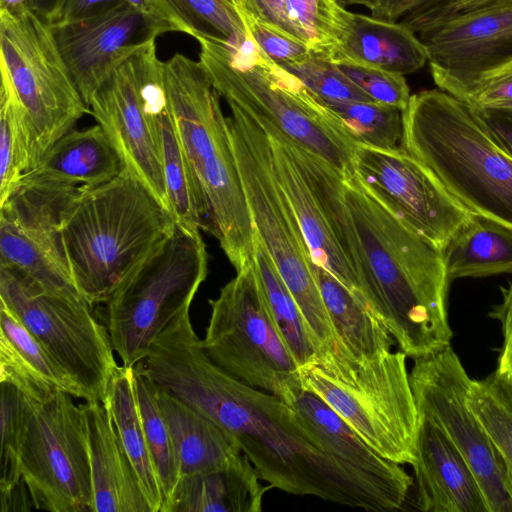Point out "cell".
Here are the masks:
<instances>
[{
  "label": "cell",
  "instance_id": "db71d44e",
  "mask_svg": "<svg viewBox=\"0 0 512 512\" xmlns=\"http://www.w3.org/2000/svg\"><path fill=\"white\" fill-rule=\"evenodd\" d=\"M125 1L138 10L149 12L148 0H125Z\"/></svg>",
  "mask_w": 512,
  "mask_h": 512
},
{
  "label": "cell",
  "instance_id": "f6af8a7d",
  "mask_svg": "<svg viewBox=\"0 0 512 512\" xmlns=\"http://www.w3.org/2000/svg\"><path fill=\"white\" fill-rule=\"evenodd\" d=\"M493 1L495 0H438L434 4L405 15L401 23L417 34L426 27L454 14L479 8Z\"/></svg>",
  "mask_w": 512,
  "mask_h": 512
},
{
  "label": "cell",
  "instance_id": "ee69618b",
  "mask_svg": "<svg viewBox=\"0 0 512 512\" xmlns=\"http://www.w3.org/2000/svg\"><path fill=\"white\" fill-rule=\"evenodd\" d=\"M447 93L473 108L512 103V63Z\"/></svg>",
  "mask_w": 512,
  "mask_h": 512
},
{
  "label": "cell",
  "instance_id": "7c38bea8",
  "mask_svg": "<svg viewBox=\"0 0 512 512\" xmlns=\"http://www.w3.org/2000/svg\"><path fill=\"white\" fill-rule=\"evenodd\" d=\"M256 121L267 134L274 175L293 209L313 261L366 304L357 272L354 231L343 196L345 176L271 124Z\"/></svg>",
  "mask_w": 512,
  "mask_h": 512
},
{
  "label": "cell",
  "instance_id": "8992f818",
  "mask_svg": "<svg viewBox=\"0 0 512 512\" xmlns=\"http://www.w3.org/2000/svg\"><path fill=\"white\" fill-rule=\"evenodd\" d=\"M199 63L219 96L320 156L345 177L354 175L356 144L339 120L298 78L250 40L241 47L208 40Z\"/></svg>",
  "mask_w": 512,
  "mask_h": 512
},
{
  "label": "cell",
  "instance_id": "f35d334b",
  "mask_svg": "<svg viewBox=\"0 0 512 512\" xmlns=\"http://www.w3.org/2000/svg\"><path fill=\"white\" fill-rule=\"evenodd\" d=\"M356 145L402 147V111L373 101H322Z\"/></svg>",
  "mask_w": 512,
  "mask_h": 512
},
{
  "label": "cell",
  "instance_id": "c3c4849f",
  "mask_svg": "<svg viewBox=\"0 0 512 512\" xmlns=\"http://www.w3.org/2000/svg\"><path fill=\"white\" fill-rule=\"evenodd\" d=\"M438 0H377L371 16L389 22H396L401 16L419 10Z\"/></svg>",
  "mask_w": 512,
  "mask_h": 512
},
{
  "label": "cell",
  "instance_id": "277c9868",
  "mask_svg": "<svg viewBox=\"0 0 512 512\" xmlns=\"http://www.w3.org/2000/svg\"><path fill=\"white\" fill-rule=\"evenodd\" d=\"M175 224L171 213L125 170L82 189L60 226L64 258L78 292L92 307L104 303Z\"/></svg>",
  "mask_w": 512,
  "mask_h": 512
},
{
  "label": "cell",
  "instance_id": "30bf717a",
  "mask_svg": "<svg viewBox=\"0 0 512 512\" xmlns=\"http://www.w3.org/2000/svg\"><path fill=\"white\" fill-rule=\"evenodd\" d=\"M202 347L237 380L290 404L302 389L299 367L269 312L253 258L215 299Z\"/></svg>",
  "mask_w": 512,
  "mask_h": 512
},
{
  "label": "cell",
  "instance_id": "ffe728a7",
  "mask_svg": "<svg viewBox=\"0 0 512 512\" xmlns=\"http://www.w3.org/2000/svg\"><path fill=\"white\" fill-rule=\"evenodd\" d=\"M129 63L162 164L171 215L179 227L200 233L207 227L206 213L177 132L155 41L136 51Z\"/></svg>",
  "mask_w": 512,
  "mask_h": 512
},
{
  "label": "cell",
  "instance_id": "d6a6232c",
  "mask_svg": "<svg viewBox=\"0 0 512 512\" xmlns=\"http://www.w3.org/2000/svg\"><path fill=\"white\" fill-rule=\"evenodd\" d=\"M103 403L137 473L151 512H160L163 495L139 411L133 367L117 368Z\"/></svg>",
  "mask_w": 512,
  "mask_h": 512
},
{
  "label": "cell",
  "instance_id": "4316f807",
  "mask_svg": "<svg viewBox=\"0 0 512 512\" xmlns=\"http://www.w3.org/2000/svg\"><path fill=\"white\" fill-rule=\"evenodd\" d=\"M236 9L306 45L329 60L342 43L352 12L334 0H231Z\"/></svg>",
  "mask_w": 512,
  "mask_h": 512
},
{
  "label": "cell",
  "instance_id": "d6986e66",
  "mask_svg": "<svg viewBox=\"0 0 512 512\" xmlns=\"http://www.w3.org/2000/svg\"><path fill=\"white\" fill-rule=\"evenodd\" d=\"M418 35L435 84L447 92L512 63V0L454 14Z\"/></svg>",
  "mask_w": 512,
  "mask_h": 512
},
{
  "label": "cell",
  "instance_id": "816d5d0a",
  "mask_svg": "<svg viewBox=\"0 0 512 512\" xmlns=\"http://www.w3.org/2000/svg\"><path fill=\"white\" fill-rule=\"evenodd\" d=\"M32 0H0V11L10 14H20L31 8Z\"/></svg>",
  "mask_w": 512,
  "mask_h": 512
},
{
  "label": "cell",
  "instance_id": "d4e9b609",
  "mask_svg": "<svg viewBox=\"0 0 512 512\" xmlns=\"http://www.w3.org/2000/svg\"><path fill=\"white\" fill-rule=\"evenodd\" d=\"M0 382L15 385L37 403L60 391L84 399L80 387L19 317L1 302Z\"/></svg>",
  "mask_w": 512,
  "mask_h": 512
},
{
  "label": "cell",
  "instance_id": "5b68a950",
  "mask_svg": "<svg viewBox=\"0 0 512 512\" xmlns=\"http://www.w3.org/2000/svg\"><path fill=\"white\" fill-rule=\"evenodd\" d=\"M402 147L469 211L512 227V157L472 109L440 89L413 94Z\"/></svg>",
  "mask_w": 512,
  "mask_h": 512
},
{
  "label": "cell",
  "instance_id": "2e32d148",
  "mask_svg": "<svg viewBox=\"0 0 512 512\" xmlns=\"http://www.w3.org/2000/svg\"><path fill=\"white\" fill-rule=\"evenodd\" d=\"M410 381L419 414L448 435L463 454L483 491L489 512H512L504 463L467 398L471 379L451 346L414 360Z\"/></svg>",
  "mask_w": 512,
  "mask_h": 512
},
{
  "label": "cell",
  "instance_id": "ac0fdd59",
  "mask_svg": "<svg viewBox=\"0 0 512 512\" xmlns=\"http://www.w3.org/2000/svg\"><path fill=\"white\" fill-rule=\"evenodd\" d=\"M50 27L87 106L107 78L136 51L172 31L163 20L126 1L101 14L56 21Z\"/></svg>",
  "mask_w": 512,
  "mask_h": 512
},
{
  "label": "cell",
  "instance_id": "44dd1931",
  "mask_svg": "<svg viewBox=\"0 0 512 512\" xmlns=\"http://www.w3.org/2000/svg\"><path fill=\"white\" fill-rule=\"evenodd\" d=\"M88 107L118 152L124 170L142 182L170 212L162 164L138 98L129 59L101 85Z\"/></svg>",
  "mask_w": 512,
  "mask_h": 512
},
{
  "label": "cell",
  "instance_id": "484cf974",
  "mask_svg": "<svg viewBox=\"0 0 512 512\" xmlns=\"http://www.w3.org/2000/svg\"><path fill=\"white\" fill-rule=\"evenodd\" d=\"M241 454L229 464L182 476L160 512H260L270 489Z\"/></svg>",
  "mask_w": 512,
  "mask_h": 512
},
{
  "label": "cell",
  "instance_id": "7402d4cb",
  "mask_svg": "<svg viewBox=\"0 0 512 512\" xmlns=\"http://www.w3.org/2000/svg\"><path fill=\"white\" fill-rule=\"evenodd\" d=\"M417 506L425 512H489L469 463L444 430L419 414L416 460Z\"/></svg>",
  "mask_w": 512,
  "mask_h": 512
},
{
  "label": "cell",
  "instance_id": "ab89813d",
  "mask_svg": "<svg viewBox=\"0 0 512 512\" xmlns=\"http://www.w3.org/2000/svg\"><path fill=\"white\" fill-rule=\"evenodd\" d=\"M1 384V509L12 492L23 481L20 472V450L30 417L39 404L8 382Z\"/></svg>",
  "mask_w": 512,
  "mask_h": 512
},
{
  "label": "cell",
  "instance_id": "cb8c5ba5",
  "mask_svg": "<svg viewBox=\"0 0 512 512\" xmlns=\"http://www.w3.org/2000/svg\"><path fill=\"white\" fill-rule=\"evenodd\" d=\"M289 406L329 454L406 500L411 476L369 447L320 397L301 389Z\"/></svg>",
  "mask_w": 512,
  "mask_h": 512
},
{
  "label": "cell",
  "instance_id": "83f0119b",
  "mask_svg": "<svg viewBox=\"0 0 512 512\" xmlns=\"http://www.w3.org/2000/svg\"><path fill=\"white\" fill-rule=\"evenodd\" d=\"M123 170L118 152L97 123L64 134L24 175L86 189L114 179Z\"/></svg>",
  "mask_w": 512,
  "mask_h": 512
},
{
  "label": "cell",
  "instance_id": "3957f363",
  "mask_svg": "<svg viewBox=\"0 0 512 512\" xmlns=\"http://www.w3.org/2000/svg\"><path fill=\"white\" fill-rule=\"evenodd\" d=\"M165 85L207 229L236 271L254 253L256 231L233 151L227 117L205 70L176 53L164 62Z\"/></svg>",
  "mask_w": 512,
  "mask_h": 512
},
{
  "label": "cell",
  "instance_id": "9c48e42d",
  "mask_svg": "<svg viewBox=\"0 0 512 512\" xmlns=\"http://www.w3.org/2000/svg\"><path fill=\"white\" fill-rule=\"evenodd\" d=\"M208 274L201 233L175 224L118 283L103 303V321L122 366L134 367L156 337L192 301Z\"/></svg>",
  "mask_w": 512,
  "mask_h": 512
},
{
  "label": "cell",
  "instance_id": "52a82bcc",
  "mask_svg": "<svg viewBox=\"0 0 512 512\" xmlns=\"http://www.w3.org/2000/svg\"><path fill=\"white\" fill-rule=\"evenodd\" d=\"M406 357L389 351L358 362L346 352L325 354L299 368L302 389L320 397L380 456L412 465L419 411Z\"/></svg>",
  "mask_w": 512,
  "mask_h": 512
},
{
  "label": "cell",
  "instance_id": "e0dca14e",
  "mask_svg": "<svg viewBox=\"0 0 512 512\" xmlns=\"http://www.w3.org/2000/svg\"><path fill=\"white\" fill-rule=\"evenodd\" d=\"M353 171L376 201L441 252L472 213L403 147L356 145Z\"/></svg>",
  "mask_w": 512,
  "mask_h": 512
},
{
  "label": "cell",
  "instance_id": "bcb514c9",
  "mask_svg": "<svg viewBox=\"0 0 512 512\" xmlns=\"http://www.w3.org/2000/svg\"><path fill=\"white\" fill-rule=\"evenodd\" d=\"M470 108L495 141L512 157V103Z\"/></svg>",
  "mask_w": 512,
  "mask_h": 512
},
{
  "label": "cell",
  "instance_id": "d590c367",
  "mask_svg": "<svg viewBox=\"0 0 512 512\" xmlns=\"http://www.w3.org/2000/svg\"><path fill=\"white\" fill-rule=\"evenodd\" d=\"M467 402L504 463L512 494V372L496 369L473 380Z\"/></svg>",
  "mask_w": 512,
  "mask_h": 512
},
{
  "label": "cell",
  "instance_id": "f1b7e54d",
  "mask_svg": "<svg viewBox=\"0 0 512 512\" xmlns=\"http://www.w3.org/2000/svg\"><path fill=\"white\" fill-rule=\"evenodd\" d=\"M347 60L401 75L428 62L425 46L404 24L352 14L349 29L329 61Z\"/></svg>",
  "mask_w": 512,
  "mask_h": 512
},
{
  "label": "cell",
  "instance_id": "6da1fadb",
  "mask_svg": "<svg viewBox=\"0 0 512 512\" xmlns=\"http://www.w3.org/2000/svg\"><path fill=\"white\" fill-rule=\"evenodd\" d=\"M140 371L227 430L270 488L368 511L403 505L405 499L329 454L283 400L215 365L189 316L158 335Z\"/></svg>",
  "mask_w": 512,
  "mask_h": 512
},
{
  "label": "cell",
  "instance_id": "f546056e",
  "mask_svg": "<svg viewBox=\"0 0 512 512\" xmlns=\"http://www.w3.org/2000/svg\"><path fill=\"white\" fill-rule=\"evenodd\" d=\"M159 404L176 447L181 477L221 468L242 454L227 430L161 388Z\"/></svg>",
  "mask_w": 512,
  "mask_h": 512
},
{
  "label": "cell",
  "instance_id": "74e56055",
  "mask_svg": "<svg viewBox=\"0 0 512 512\" xmlns=\"http://www.w3.org/2000/svg\"><path fill=\"white\" fill-rule=\"evenodd\" d=\"M133 369L139 411L149 451L159 478L164 504L173 493L181 477L179 458L160 408L159 387L135 367Z\"/></svg>",
  "mask_w": 512,
  "mask_h": 512
},
{
  "label": "cell",
  "instance_id": "4dcf8cb0",
  "mask_svg": "<svg viewBox=\"0 0 512 512\" xmlns=\"http://www.w3.org/2000/svg\"><path fill=\"white\" fill-rule=\"evenodd\" d=\"M310 268L338 339L349 356L364 362L391 351L394 338L367 305L313 259Z\"/></svg>",
  "mask_w": 512,
  "mask_h": 512
},
{
  "label": "cell",
  "instance_id": "8d00e7d4",
  "mask_svg": "<svg viewBox=\"0 0 512 512\" xmlns=\"http://www.w3.org/2000/svg\"><path fill=\"white\" fill-rule=\"evenodd\" d=\"M35 167L31 137L22 107L8 81L0 87V204L23 175Z\"/></svg>",
  "mask_w": 512,
  "mask_h": 512
},
{
  "label": "cell",
  "instance_id": "4fadbf2b",
  "mask_svg": "<svg viewBox=\"0 0 512 512\" xmlns=\"http://www.w3.org/2000/svg\"><path fill=\"white\" fill-rule=\"evenodd\" d=\"M0 302L10 308L83 392L104 402L119 365L105 325L84 300L49 293L0 267Z\"/></svg>",
  "mask_w": 512,
  "mask_h": 512
},
{
  "label": "cell",
  "instance_id": "1f68e13d",
  "mask_svg": "<svg viewBox=\"0 0 512 512\" xmlns=\"http://www.w3.org/2000/svg\"><path fill=\"white\" fill-rule=\"evenodd\" d=\"M442 256L450 282L512 273V227L471 213L451 236Z\"/></svg>",
  "mask_w": 512,
  "mask_h": 512
},
{
  "label": "cell",
  "instance_id": "681fc988",
  "mask_svg": "<svg viewBox=\"0 0 512 512\" xmlns=\"http://www.w3.org/2000/svg\"><path fill=\"white\" fill-rule=\"evenodd\" d=\"M125 0H66L57 21L83 19L106 12Z\"/></svg>",
  "mask_w": 512,
  "mask_h": 512
},
{
  "label": "cell",
  "instance_id": "b9f144b4",
  "mask_svg": "<svg viewBox=\"0 0 512 512\" xmlns=\"http://www.w3.org/2000/svg\"><path fill=\"white\" fill-rule=\"evenodd\" d=\"M333 63L372 101L406 109L411 95L404 75L347 60Z\"/></svg>",
  "mask_w": 512,
  "mask_h": 512
},
{
  "label": "cell",
  "instance_id": "7bdbcfd3",
  "mask_svg": "<svg viewBox=\"0 0 512 512\" xmlns=\"http://www.w3.org/2000/svg\"><path fill=\"white\" fill-rule=\"evenodd\" d=\"M237 11L249 40L276 64L280 66L292 64L313 54L303 43L264 24L246 12Z\"/></svg>",
  "mask_w": 512,
  "mask_h": 512
},
{
  "label": "cell",
  "instance_id": "7a4b0ae2",
  "mask_svg": "<svg viewBox=\"0 0 512 512\" xmlns=\"http://www.w3.org/2000/svg\"><path fill=\"white\" fill-rule=\"evenodd\" d=\"M343 196L354 231L362 294L400 351L415 359L451 344L447 276L442 252L376 201L355 175Z\"/></svg>",
  "mask_w": 512,
  "mask_h": 512
},
{
  "label": "cell",
  "instance_id": "836d02e7",
  "mask_svg": "<svg viewBox=\"0 0 512 512\" xmlns=\"http://www.w3.org/2000/svg\"><path fill=\"white\" fill-rule=\"evenodd\" d=\"M149 12L172 31L187 33L234 47L249 41L243 21L231 0H148Z\"/></svg>",
  "mask_w": 512,
  "mask_h": 512
},
{
  "label": "cell",
  "instance_id": "e575fe53",
  "mask_svg": "<svg viewBox=\"0 0 512 512\" xmlns=\"http://www.w3.org/2000/svg\"><path fill=\"white\" fill-rule=\"evenodd\" d=\"M253 260L273 322L296 364L300 368L315 362L319 356L315 341L293 295L257 235Z\"/></svg>",
  "mask_w": 512,
  "mask_h": 512
},
{
  "label": "cell",
  "instance_id": "8fae6325",
  "mask_svg": "<svg viewBox=\"0 0 512 512\" xmlns=\"http://www.w3.org/2000/svg\"><path fill=\"white\" fill-rule=\"evenodd\" d=\"M0 71L24 112L36 167L45 152L90 110L50 24L32 10L20 14L0 11Z\"/></svg>",
  "mask_w": 512,
  "mask_h": 512
},
{
  "label": "cell",
  "instance_id": "ba28073f",
  "mask_svg": "<svg viewBox=\"0 0 512 512\" xmlns=\"http://www.w3.org/2000/svg\"><path fill=\"white\" fill-rule=\"evenodd\" d=\"M228 104L231 143L256 235L293 295L319 356L336 353L343 346L312 274L300 225L274 175L267 134L247 112Z\"/></svg>",
  "mask_w": 512,
  "mask_h": 512
},
{
  "label": "cell",
  "instance_id": "f907efd6",
  "mask_svg": "<svg viewBox=\"0 0 512 512\" xmlns=\"http://www.w3.org/2000/svg\"><path fill=\"white\" fill-rule=\"evenodd\" d=\"M66 0H32V11L45 22H56L62 12Z\"/></svg>",
  "mask_w": 512,
  "mask_h": 512
},
{
  "label": "cell",
  "instance_id": "7dc6e473",
  "mask_svg": "<svg viewBox=\"0 0 512 512\" xmlns=\"http://www.w3.org/2000/svg\"><path fill=\"white\" fill-rule=\"evenodd\" d=\"M501 290L502 301L490 313L501 323L503 334L497 370L512 372V280L507 288Z\"/></svg>",
  "mask_w": 512,
  "mask_h": 512
},
{
  "label": "cell",
  "instance_id": "60d3db41",
  "mask_svg": "<svg viewBox=\"0 0 512 512\" xmlns=\"http://www.w3.org/2000/svg\"><path fill=\"white\" fill-rule=\"evenodd\" d=\"M281 67L298 78L321 101H372L335 63L314 54Z\"/></svg>",
  "mask_w": 512,
  "mask_h": 512
},
{
  "label": "cell",
  "instance_id": "9a60e30c",
  "mask_svg": "<svg viewBox=\"0 0 512 512\" xmlns=\"http://www.w3.org/2000/svg\"><path fill=\"white\" fill-rule=\"evenodd\" d=\"M82 189L23 175L0 204V267L49 293L86 301L71 279L60 238L63 216Z\"/></svg>",
  "mask_w": 512,
  "mask_h": 512
},
{
  "label": "cell",
  "instance_id": "603a6c76",
  "mask_svg": "<svg viewBox=\"0 0 512 512\" xmlns=\"http://www.w3.org/2000/svg\"><path fill=\"white\" fill-rule=\"evenodd\" d=\"M88 435L93 512H151L139 478L103 402L82 404Z\"/></svg>",
  "mask_w": 512,
  "mask_h": 512
},
{
  "label": "cell",
  "instance_id": "f5cc1de1",
  "mask_svg": "<svg viewBox=\"0 0 512 512\" xmlns=\"http://www.w3.org/2000/svg\"><path fill=\"white\" fill-rule=\"evenodd\" d=\"M342 7L350 6V5H362L371 10L373 6L376 4L377 0H334Z\"/></svg>",
  "mask_w": 512,
  "mask_h": 512
},
{
  "label": "cell",
  "instance_id": "5bb4252c",
  "mask_svg": "<svg viewBox=\"0 0 512 512\" xmlns=\"http://www.w3.org/2000/svg\"><path fill=\"white\" fill-rule=\"evenodd\" d=\"M71 394L56 392L39 403L20 450V472L34 508L93 512L86 418Z\"/></svg>",
  "mask_w": 512,
  "mask_h": 512
}]
</instances>
